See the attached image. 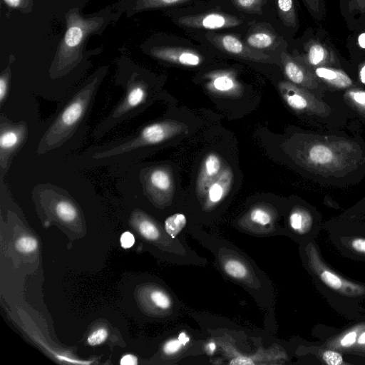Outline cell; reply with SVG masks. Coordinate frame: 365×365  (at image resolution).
Instances as JSON below:
<instances>
[{
	"instance_id": "42",
	"label": "cell",
	"mask_w": 365,
	"mask_h": 365,
	"mask_svg": "<svg viewBox=\"0 0 365 365\" xmlns=\"http://www.w3.org/2000/svg\"><path fill=\"white\" fill-rule=\"evenodd\" d=\"M7 91V75H2L0 78V100L2 101Z\"/></svg>"
},
{
	"instance_id": "8",
	"label": "cell",
	"mask_w": 365,
	"mask_h": 365,
	"mask_svg": "<svg viewBox=\"0 0 365 365\" xmlns=\"http://www.w3.org/2000/svg\"><path fill=\"white\" fill-rule=\"evenodd\" d=\"M187 131V126L178 120H165L153 123L145 126L133 141L117 151L120 153L140 146L158 144Z\"/></svg>"
},
{
	"instance_id": "13",
	"label": "cell",
	"mask_w": 365,
	"mask_h": 365,
	"mask_svg": "<svg viewBox=\"0 0 365 365\" xmlns=\"http://www.w3.org/2000/svg\"><path fill=\"white\" fill-rule=\"evenodd\" d=\"M282 41L273 29L265 24L257 23L250 27L244 42L252 48L265 51L274 50Z\"/></svg>"
},
{
	"instance_id": "32",
	"label": "cell",
	"mask_w": 365,
	"mask_h": 365,
	"mask_svg": "<svg viewBox=\"0 0 365 365\" xmlns=\"http://www.w3.org/2000/svg\"><path fill=\"white\" fill-rule=\"evenodd\" d=\"M138 229L141 235L148 240H155L159 236L158 228L149 220H142L139 223Z\"/></svg>"
},
{
	"instance_id": "40",
	"label": "cell",
	"mask_w": 365,
	"mask_h": 365,
	"mask_svg": "<svg viewBox=\"0 0 365 365\" xmlns=\"http://www.w3.org/2000/svg\"><path fill=\"white\" fill-rule=\"evenodd\" d=\"M135 243V238L132 233L130 232H125L120 237L121 247L127 249L133 247Z\"/></svg>"
},
{
	"instance_id": "22",
	"label": "cell",
	"mask_w": 365,
	"mask_h": 365,
	"mask_svg": "<svg viewBox=\"0 0 365 365\" xmlns=\"http://www.w3.org/2000/svg\"><path fill=\"white\" fill-rule=\"evenodd\" d=\"M363 325L356 326L334 338L328 343L332 349L349 350L355 348L358 334Z\"/></svg>"
},
{
	"instance_id": "39",
	"label": "cell",
	"mask_w": 365,
	"mask_h": 365,
	"mask_svg": "<svg viewBox=\"0 0 365 365\" xmlns=\"http://www.w3.org/2000/svg\"><path fill=\"white\" fill-rule=\"evenodd\" d=\"M349 245L354 252L365 255V238L354 237L350 240Z\"/></svg>"
},
{
	"instance_id": "17",
	"label": "cell",
	"mask_w": 365,
	"mask_h": 365,
	"mask_svg": "<svg viewBox=\"0 0 365 365\" xmlns=\"http://www.w3.org/2000/svg\"><path fill=\"white\" fill-rule=\"evenodd\" d=\"M195 0H123L117 6L118 11L128 16L140 11L180 6Z\"/></svg>"
},
{
	"instance_id": "18",
	"label": "cell",
	"mask_w": 365,
	"mask_h": 365,
	"mask_svg": "<svg viewBox=\"0 0 365 365\" xmlns=\"http://www.w3.org/2000/svg\"><path fill=\"white\" fill-rule=\"evenodd\" d=\"M148 185L155 194L163 197H171L174 190V181L171 170L168 167H158L148 175Z\"/></svg>"
},
{
	"instance_id": "41",
	"label": "cell",
	"mask_w": 365,
	"mask_h": 365,
	"mask_svg": "<svg viewBox=\"0 0 365 365\" xmlns=\"http://www.w3.org/2000/svg\"><path fill=\"white\" fill-rule=\"evenodd\" d=\"M355 348H359V349L365 350V326L363 325L361 329L360 330L356 343Z\"/></svg>"
},
{
	"instance_id": "30",
	"label": "cell",
	"mask_w": 365,
	"mask_h": 365,
	"mask_svg": "<svg viewBox=\"0 0 365 365\" xmlns=\"http://www.w3.org/2000/svg\"><path fill=\"white\" fill-rule=\"evenodd\" d=\"M308 11L315 19L322 20L325 14L324 0H303Z\"/></svg>"
},
{
	"instance_id": "36",
	"label": "cell",
	"mask_w": 365,
	"mask_h": 365,
	"mask_svg": "<svg viewBox=\"0 0 365 365\" xmlns=\"http://www.w3.org/2000/svg\"><path fill=\"white\" fill-rule=\"evenodd\" d=\"M12 9H19L23 12H30L33 6V0H3Z\"/></svg>"
},
{
	"instance_id": "35",
	"label": "cell",
	"mask_w": 365,
	"mask_h": 365,
	"mask_svg": "<svg viewBox=\"0 0 365 365\" xmlns=\"http://www.w3.org/2000/svg\"><path fill=\"white\" fill-rule=\"evenodd\" d=\"M150 297L154 304L160 308L168 309L170 307L171 302L169 297L161 291L153 292Z\"/></svg>"
},
{
	"instance_id": "29",
	"label": "cell",
	"mask_w": 365,
	"mask_h": 365,
	"mask_svg": "<svg viewBox=\"0 0 365 365\" xmlns=\"http://www.w3.org/2000/svg\"><path fill=\"white\" fill-rule=\"evenodd\" d=\"M146 92L141 86H135L130 90L126 98V106L133 108L140 105L145 99Z\"/></svg>"
},
{
	"instance_id": "31",
	"label": "cell",
	"mask_w": 365,
	"mask_h": 365,
	"mask_svg": "<svg viewBox=\"0 0 365 365\" xmlns=\"http://www.w3.org/2000/svg\"><path fill=\"white\" fill-rule=\"evenodd\" d=\"M19 136L14 130H6L0 136V148L1 151L9 150L14 147L19 142Z\"/></svg>"
},
{
	"instance_id": "4",
	"label": "cell",
	"mask_w": 365,
	"mask_h": 365,
	"mask_svg": "<svg viewBox=\"0 0 365 365\" xmlns=\"http://www.w3.org/2000/svg\"><path fill=\"white\" fill-rule=\"evenodd\" d=\"M309 266L317 277L327 287L341 294L349 297H358L365 294V287L351 282L328 267L312 244L307 248Z\"/></svg>"
},
{
	"instance_id": "24",
	"label": "cell",
	"mask_w": 365,
	"mask_h": 365,
	"mask_svg": "<svg viewBox=\"0 0 365 365\" xmlns=\"http://www.w3.org/2000/svg\"><path fill=\"white\" fill-rule=\"evenodd\" d=\"M186 222V217L183 214H174L165 220V231L172 238H175L185 226Z\"/></svg>"
},
{
	"instance_id": "3",
	"label": "cell",
	"mask_w": 365,
	"mask_h": 365,
	"mask_svg": "<svg viewBox=\"0 0 365 365\" xmlns=\"http://www.w3.org/2000/svg\"><path fill=\"white\" fill-rule=\"evenodd\" d=\"M119 14L107 8L96 14L83 16L78 9H70L66 14V30L55 56L56 69L61 71L78 62L87 38L93 34H101Z\"/></svg>"
},
{
	"instance_id": "5",
	"label": "cell",
	"mask_w": 365,
	"mask_h": 365,
	"mask_svg": "<svg viewBox=\"0 0 365 365\" xmlns=\"http://www.w3.org/2000/svg\"><path fill=\"white\" fill-rule=\"evenodd\" d=\"M243 16L223 11L211 10L178 16L175 22L179 26L192 29L220 30L242 26Z\"/></svg>"
},
{
	"instance_id": "25",
	"label": "cell",
	"mask_w": 365,
	"mask_h": 365,
	"mask_svg": "<svg viewBox=\"0 0 365 365\" xmlns=\"http://www.w3.org/2000/svg\"><path fill=\"white\" fill-rule=\"evenodd\" d=\"M239 11L249 14H261L267 0H230Z\"/></svg>"
},
{
	"instance_id": "48",
	"label": "cell",
	"mask_w": 365,
	"mask_h": 365,
	"mask_svg": "<svg viewBox=\"0 0 365 365\" xmlns=\"http://www.w3.org/2000/svg\"><path fill=\"white\" fill-rule=\"evenodd\" d=\"M361 202H362V203H364V204H365V197H364V198L362 200V201H361Z\"/></svg>"
},
{
	"instance_id": "28",
	"label": "cell",
	"mask_w": 365,
	"mask_h": 365,
	"mask_svg": "<svg viewBox=\"0 0 365 365\" xmlns=\"http://www.w3.org/2000/svg\"><path fill=\"white\" fill-rule=\"evenodd\" d=\"M340 4L348 14L365 16V0H340Z\"/></svg>"
},
{
	"instance_id": "47",
	"label": "cell",
	"mask_w": 365,
	"mask_h": 365,
	"mask_svg": "<svg viewBox=\"0 0 365 365\" xmlns=\"http://www.w3.org/2000/svg\"><path fill=\"white\" fill-rule=\"evenodd\" d=\"M207 347H208V351L210 352H213L215 349V344L214 343H210L207 345Z\"/></svg>"
},
{
	"instance_id": "44",
	"label": "cell",
	"mask_w": 365,
	"mask_h": 365,
	"mask_svg": "<svg viewBox=\"0 0 365 365\" xmlns=\"http://www.w3.org/2000/svg\"><path fill=\"white\" fill-rule=\"evenodd\" d=\"M230 364H253L251 359L246 357H237L234 359Z\"/></svg>"
},
{
	"instance_id": "12",
	"label": "cell",
	"mask_w": 365,
	"mask_h": 365,
	"mask_svg": "<svg viewBox=\"0 0 365 365\" xmlns=\"http://www.w3.org/2000/svg\"><path fill=\"white\" fill-rule=\"evenodd\" d=\"M305 53L302 57H295L310 69L329 66L339 68L340 63L334 53L319 41L311 40L305 46Z\"/></svg>"
},
{
	"instance_id": "6",
	"label": "cell",
	"mask_w": 365,
	"mask_h": 365,
	"mask_svg": "<svg viewBox=\"0 0 365 365\" xmlns=\"http://www.w3.org/2000/svg\"><path fill=\"white\" fill-rule=\"evenodd\" d=\"M280 61L284 74L289 82L309 91L319 98H326L331 93L309 67L295 57L282 51Z\"/></svg>"
},
{
	"instance_id": "16",
	"label": "cell",
	"mask_w": 365,
	"mask_h": 365,
	"mask_svg": "<svg viewBox=\"0 0 365 365\" xmlns=\"http://www.w3.org/2000/svg\"><path fill=\"white\" fill-rule=\"evenodd\" d=\"M233 172L228 166H224L220 175L207 187L205 205L211 207L220 202L228 194L233 182Z\"/></svg>"
},
{
	"instance_id": "34",
	"label": "cell",
	"mask_w": 365,
	"mask_h": 365,
	"mask_svg": "<svg viewBox=\"0 0 365 365\" xmlns=\"http://www.w3.org/2000/svg\"><path fill=\"white\" fill-rule=\"evenodd\" d=\"M322 359L328 365H341L346 364L342 356L334 349L324 350L322 354Z\"/></svg>"
},
{
	"instance_id": "11",
	"label": "cell",
	"mask_w": 365,
	"mask_h": 365,
	"mask_svg": "<svg viewBox=\"0 0 365 365\" xmlns=\"http://www.w3.org/2000/svg\"><path fill=\"white\" fill-rule=\"evenodd\" d=\"M207 89L216 95L237 97L241 95L242 88L237 79L236 73L232 70H215L206 73Z\"/></svg>"
},
{
	"instance_id": "10",
	"label": "cell",
	"mask_w": 365,
	"mask_h": 365,
	"mask_svg": "<svg viewBox=\"0 0 365 365\" xmlns=\"http://www.w3.org/2000/svg\"><path fill=\"white\" fill-rule=\"evenodd\" d=\"M149 53L163 61L185 67H197L204 61L203 56L199 52L180 46H154Z\"/></svg>"
},
{
	"instance_id": "23",
	"label": "cell",
	"mask_w": 365,
	"mask_h": 365,
	"mask_svg": "<svg viewBox=\"0 0 365 365\" xmlns=\"http://www.w3.org/2000/svg\"><path fill=\"white\" fill-rule=\"evenodd\" d=\"M249 219L256 224L267 225L273 219L272 210L266 205H259L250 210L248 213Z\"/></svg>"
},
{
	"instance_id": "45",
	"label": "cell",
	"mask_w": 365,
	"mask_h": 365,
	"mask_svg": "<svg viewBox=\"0 0 365 365\" xmlns=\"http://www.w3.org/2000/svg\"><path fill=\"white\" fill-rule=\"evenodd\" d=\"M178 339L182 343L184 346H185L190 341L189 336L185 334V332H181L179 336Z\"/></svg>"
},
{
	"instance_id": "38",
	"label": "cell",
	"mask_w": 365,
	"mask_h": 365,
	"mask_svg": "<svg viewBox=\"0 0 365 365\" xmlns=\"http://www.w3.org/2000/svg\"><path fill=\"white\" fill-rule=\"evenodd\" d=\"M182 346L184 345L178 338L172 339L164 344L163 351L166 354H173L178 352Z\"/></svg>"
},
{
	"instance_id": "2",
	"label": "cell",
	"mask_w": 365,
	"mask_h": 365,
	"mask_svg": "<svg viewBox=\"0 0 365 365\" xmlns=\"http://www.w3.org/2000/svg\"><path fill=\"white\" fill-rule=\"evenodd\" d=\"M278 90L292 110L310 120L317 127L338 130L346 124L350 117L342 99L336 103H330L334 98H319L289 81H279Z\"/></svg>"
},
{
	"instance_id": "43",
	"label": "cell",
	"mask_w": 365,
	"mask_h": 365,
	"mask_svg": "<svg viewBox=\"0 0 365 365\" xmlns=\"http://www.w3.org/2000/svg\"><path fill=\"white\" fill-rule=\"evenodd\" d=\"M122 365H135L138 364L137 358L131 354L125 355L120 360Z\"/></svg>"
},
{
	"instance_id": "9",
	"label": "cell",
	"mask_w": 365,
	"mask_h": 365,
	"mask_svg": "<svg viewBox=\"0 0 365 365\" xmlns=\"http://www.w3.org/2000/svg\"><path fill=\"white\" fill-rule=\"evenodd\" d=\"M88 95L78 96L71 101L61 113L57 121L47 133L46 141L48 145L56 143L82 117L86 103Z\"/></svg>"
},
{
	"instance_id": "27",
	"label": "cell",
	"mask_w": 365,
	"mask_h": 365,
	"mask_svg": "<svg viewBox=\"0 0 365 365\" xmlns=\"http://www.w3.org/2000/svg\"><path fill=\"white\" fill-rule=\"evenodd\" d=\"M225 270L233 278L242 279L247 275L246 267L240 261L230 259L224 264Z\"/></svg>"
},
{
	"instance_id": "7",
	"label": "cell",
	"mask_w": 365,
	"mask_h": 365,
	"mask_svg": "<svg viewBox=\"0 0 365 365\" xmlns=\"http://www.w3.org/2000/svg\"><path fill=\"white\" fill-rule=\"evenodd\" d=\"M206 38L215 48L232 56L258 63H274L276 62L270 55L252 48L232 34L209 32Z\"/></svg>"
},
{
	"instance_id": "33",
	"label": "cell",
	"mask_w": 365,
	"mask_h": 365,
	"mask_svg": "<svg viewBox=\"0 0 365 365\" xmlns=\"http://www.w3.org/2000/svg\"><path fill=\"white\" fill-rule=\"evenodd\" d=\"M38 247L36 240L32 237H23L18 240L16 243V249L24 253L34 252Z\"/></svg>"
},
{
	"instance_id": "21",
	"label": "cell",
	"mask_w": 365,
	"mask_h": 365,
	"mask_svg": "<svg viewBox=\"0 0 365 365\" xmlns=\"http://www.w3.org/2000/svg\"><path fill=\"white\" fill-rule=\"evenodd\" d=\"M279 16L287 27L297 29L298 17L294 0H275Z\"/></svg>"
},
{
	"instance_id": "15",
	"label": "cell",
	"mask_w": 365,
	"mask_h": 365,
	"mask_svg": "<svg viewBox=\"0 0 365 365\" xmlns=\"http://www.w3.org/2000/svg\"><path fill=\"white\" fill-rule=\"evenodd\" d=\"M221 157L215 153H210L201 162L196 178L195 190L199 197H204L210 183L217 178L222 168Z\"/></svg>"
},
{
	"instance_id": "19",
	"label": "cell",
	"mask_w": 365,
	"mask_h": 365,
	"mask_svg": "<svg viewBox=\"0 0 365 365\" xmlns=\"http://www.w3.org/2000/svg\"><path fill=\"white\" fill-rule=\"evenodd\" d=\"M338 93H341L350 117H356L365 124V88L358 86Z\"/></svg>"
},
{
	"instance_id": "14",
	"label": "cell",
	"mask_w": 365,
	"mask_h": 365,
	"mask_svg": "<svg viewBox=\"0 0 365 365\" xmlns=\"http://www.w3.org/2000/svg\"><path fill=\"white\" fill-rule=\"evenodd\" d=\"M316 78L331 93L344 91L359 86L339 68L322 66L311 69Z\"/></svg>"
},
{
	"instance_id": "1",
	"label": "cell",
	"mask_w": 365,
	"mask_h": 365,
	"mask_svg": "<svg viewBox=\"0 0 365 365\" xmlns=\"http://www.w3.org/2000/svg\"><path fill=\"white\" fill-rule=\"evenodd\" d=\"M303 133L292 148L294 160L314 180L330 186H346L365 175V141L338 130Z\"/></svg>"
},
{
	"instance_id": "26",
	"label": "cell",
	"mask_w": 365,
	"mask_h": 365,
	"mask_svg": "<svg viewBox=\"0 0 365 365\" xmlns=\"http://www.w3.org/2000/svg\"><path fill=\"white\" fill-rule=\"evenodd\" d=\"M56 212L62 220L71 222L77 216L74 206L67 201H60L56 205Z\"/></svg>"
},
{
	"instance_id": "46",
	"label": "cell",
	"mask_w": 365,
	"mask_h": 365,
	"mask_svg": "<svg viewBox=\"0 0 365 365\" xmlns=\"http://www.w3.org/2000/svg\"><path fill=\"white\" fill-rule=\"evenodd\" d=\"M358 43L360 47L365 48V33H362L359 36Z\"/></svg>"
},
{
	"instance_id": "37",
	"label": "cell",
	"mask_w": 365,
	"mask_h": 365,
	"mask_svg": "<svg viewBox=\"0 0 365 365\" xmlns=\"http://www.w3.org/2000/svg\"><path fill=\"white\" fill-rule=\"evenodd\" d=\"M108 336L106 329L100 328L94 331L88 338V343L91 346L98 345L103 343Z\"/></svg>"
},
{
	"instance_id": "20",
	"label": "cell",
	"mask_w": 365,
	"mask_h": 365,
	"mask_svg": "<svg viewBox=\"0 0 365 365\" xmlns=\"http://www.w3.org/2000/svg\"><path fill=\"white\" fill-rule=\"evenodd\" d=\"M313 216L310 211L302 206L292 209L289 214V222L292 229L299 233H307L313 225Z\"/></svg>"
}]
</instances>
